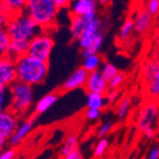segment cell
Listing matches in <instances>:
<instances>
[{
  "mask_svg": "<svg viewBox=\"0 0 159 159\" xmlns=\"http://www.w3.org/2000/svg\"><path fill=\"white\" fill-rule=\"evenodd\" d=\"M62 159H84V156H82V152L77 149V150L72 151L71 154L67 155L66 157H64Z\"/></svg>",
  "mask_w": 159,
  "mask_h": 159,
  "instance_id": "obj_38",
  "label": "cell"
},
{
  "mask_svg": "<svg viewBox=\"0 0 159 159\" xmlns=\"http://www.w3.org/2000/svg\"><path fill=\"white\" fill-rule=\"evenodd\" d=\"M130 108H131V99L130 97H125L120 100L119 105L117 107V117L119 119H125L126 117L128 116L130 111Z\"/></svg>",
  "mask_w": 159,
  "mask_h": 159,
  "instance_id": "obj_26",
  "label": "cell"
},
{
  "mask_svg": "<svg viewBox=\"0 0 159 159\" xmlns=\"http://www.w3.org/2000/svg\"><path fill=\"white\" fill-rule=\"evenodd\" d=\"M135 34V26H134V20L133 18H127L121 25L118 32V41L120 43H125L128 39L131 38V36Z\"/></svg>",
  "mask_w": 159,
  "mask_h": 159,
  "instance_id": "obj_23",
  "label": "cell"
},
{
  "mask_svg": "<svg viewBox=\"0 0 159 159\" xmlns=\"http://www.w3.org/2000/svg\"><path fill=\"white\" fill-rule=\"evenodd\" d=\"M34 121H36V116L32 115V116L28 117V118H25L21 121L19 122L18 127H17L16 131L12 134L10 138H9V143L10 146L16 147L18 146L19 143H21L22 141L26 139V137L29 135L32 131L34 127Z\"/></svg>",
  "mask_w": 159,
  "mask_h": 159,
  "instance_id": "obj_11",
  "label": "cell"
},
{
  "mask_svg": "<svg viewBox=\"0 0 159 159\" xmlns=\"http://www.w3.org/2000/svg\"><path fill=\"white\" fill-rule=\"evenodd\" d=\"M143 88L147 97L151 100H157L159 99V67L154 75L149 77L146 81H143Z\"/></svg>",
  "mask_w": 159,
  "mask_h": 159,
  "instance_id": "obj_18",
  "label": "cell"
},
{
  "mask_svg": "<svg viewBox=\"0 0 159 159\" xmlns=\"http://www.w3.org/2000/svg\"><path fill=\"white\" fill-rule=\"evenodd\" d=\"M97 16H98V12L89 13V15H86V16H71L69 31L71 34L72 40L77 41L82 34V32L86 30L88 25L90 24Z\"/></svg>",
  "mask_w": 159,
  "mask_h": 159,
  "instance_id": "obj_13",
  "label": "cell"
},
{
  "mask_svg": "<svg viewBox=\"0 0 159 159\" xmlns=\"http://www.w3.org/2000/svg\"><path fill=\"white\" fill-rule=\"evenodd\" d=\"M152 58L157 61V64L159 66V46H156L154 49V53H152Z\"/></svg>",
  "mask_w": 159,
  "mask_h": 159,
  "instance_id": "obj_43",
  "label": "cell"
},
{
  "mask_svg": "<svg viewBox=\"0 0 159 159\" xmlns=\"http://www.w3.org/2000/svg\"><path fill=\"white\" fill-rule=\"evenodd\" d=\"M6 30L10 39L25 41H30L43 31V29L24 11L11 15Z\"/></svg>",
  "mask_w": 159,
  "mask_h": 159,
  "instance_id": "obj_3",
  "label": "cell"
},
{
  "mask_svg": "<svg viewBox=\"0 0 159 159\" xmlns=\"http://www.w3.org/2000/svg\"><path fill=\"white\" fill-rule=\"evenodd\" d=\"M120 97L119 89H109L106 93V99L108 101V105H112L116 102Z\"/></svg>",
  "mask_w": 159,
  "mask_h": 159,
  "instance_id": "obj_33",
  "label": "cell"
},
{
  "mask_svg": "<svg viewBox=\"0 0 159 159\" xmlns=\"http://www.w3.org/2000/svg\"><path fill=\"white\" fill-rule=\"evenodd\" d=\"M59 91H51V93H46L45 96H43L39 100L36 102L34 107V116H39V115L43 114V112L48 111L51 107L56 103V101L58 100Z\"/></svg>",
  "mask_w": 159,
  "mask_h": 159,
  "instance_id": "obj_16",
  "label": "cell"
},
{
  "mask_svg": "<svg viewBox=\"0 0 159 159\" xmlns=\"http://www.w3.org/2000/svg\"><path fill=\"white\" fill-rule=\"evenodd\" d=\"M134 26H135V34L139 36L148 34L155 24V18L151 17L148 13V11L145 8L138 9V11L133 17Z\"/></svg>",
  "mask_w": 159,
  "mask_h": 159,
  "instance_id": "obj_12",
  "label": "cell"
},
{
  "mask_svg": "<svg viewBox=\"0 0 159 159\" xmlns=\"http://www.w3.org/2000/svg\"><path fill=\"white\" fill-rule=\"evenodd\" d=\"M101 30H105V24H103V20L98 15L90 24L88 25L86 30L82 32V34L79 37V39L76 41L78 47L81 50H85V49L89 48L91 46V43L95 41V39L97 38V36H98Z\"/></svg>",
  "mask_w": 159,
  "mask_h": 159,
  "instance_id": "obj_7",
  "label": "cell"
},
{
  "mask_svg": "<svg viewBox=\"0 0 159 159\" xmlns=\"http://www.w3.org/2000/svg\"><path fill=\"white\" fill-rule=\"evenodd\" d=\"M87 108L90 109H98L101 110L108 106V101L106 99V95L96 93H87V100H86Z\"/></svg>",
  "mask_w": 159,
  "mask_h": 159,
  "instance_id": "obj_20",
  "label": "cell"
},
{
  "mask_svg": "<svg viewBox=\"0 0 159 159\" xmlns=\"http://www.w3.org/2000/svg\"><path fill=\"white\" fill-rule=\"evenodd\" d=\"M16 156V149L15 148H9L3 150L0 154V159H13Z\"/></svg>",
  "mask_w": 159,
  "mask_h": 159,
  "instance_id": "obj_35",
  "label": "cell"
},
{
  "mask_svg": "<svg viewBox=\"0 0 159 159\" xmlns=\"http://www.w3.org/2000/svg\"><path fill=\"white\" fill-rule=\"evenodd\" d=\"M20 122V117L11 110L0 112V136L8 139L16 131Z\"/></svg>",
  "mask_w": 159,
  "mask_h": 159,
  "instance_id": "obj_10",
  "label": "cell"
},
{
  "mask_svg": "<svg viewBox=\"0 0 159 159\" xmlns=\"http://www.w3.org/2000/svg\"><path fill=\"white\" fill-rule=\"evenodd\" d=\"M97 1H98V3L100 6H108L112 0H97Z\"/></svg>",
  "mask_w": 159,
  "mask_h": 159,
  "instance_id": "obj_44",
  "label": "cell"
},
{
  "mask_svg": "<svg viewBox=\"0 0 159 159\" xmlns=\"http://www.w3.org/2000/svg\"><path fill=\"white\" fill-rule=\"evenodd\" d=\"M0 59H1V58H0Z\"/></svg>",
  "mask_w": 159,
  "mask_h": 159,
  "instance_id": "obj_46",
  "label": "cell"
},
{
  "mask_svg": "<svg viewBox=\"0 0 159 159\" xmlns=\"http://www.w3.org/2000/svg\"><path fill=\"white\" fill-rule=\"evenodd\" d=\"M15 65L17 80L32 87L43 84L49 71V62L34 58L28 53L17 59Z\"/></svg>",
  "mask_w": 159,
  "mask_h": 159,
  "instance_id": "obj_1",
  "label": "cell"
},
{
  "mask_svg": "<svg viewBox=\"0 0 159 159\" xmlns=\"http://www.w3.org/2000/svg\"><path fill=\"white\" fill-rule=\"evenodd\" d=\"M86 118L90 121H95V120L99 119L101 116V110H98V109H90L87 108L86 110Z\"/></svg>",
  "mask_w": 159,
  "mask_h": 159,
  "instance_id": "obj_34",
  "label": "cell"
},
{
  "mask_svg": "<svg viewBox=\"0 0 159 159\" xmlns=\"http://www.w3.org/2000/svg\"><path fill=\"white\" fill-rule=\"evenodd\" d=\"M51 32L52 31L43 30L36 37L32 38L29 41L28 55L43 61L49 62L51 51L55 47V40L51 36Z\"/></svg>",
  "mask_w": 159,
  "mask_h": 159,
  "instance_id": "obj_5",
  "label": "cell"
},
{
  "mask_svg": "<svg viewBox=\"0 0 159 159\" xmlns=\"http://www.w3.org/2000/svg\"><path fill=\"white\" fill-rule=\"evenodd\" d=\"M133 159H138V158H133Z\"/></svg>",
  "mask_w": 159,
  "mask_h": 159,
  "instance_id": "obj_45",
  "label": "cell"
},
{
  "mask_svg": "<svg viewBox=\"0 0 159 159\" xmlns=\"http://www.w3.org/2000/svg\"><path fill=\"white\" fill-rule=\"evenodd\" d=\"M78 143H79V139H78L77 134H70V135L67 136L64 143H62V146H61V148H60L61 158H64L67 155L71 154L72 151L77 150Z\"/></svg>",
  "mask_w": 159,
  "mask_h": 159,
  "instance_id": "obj_22",
  "label": "cell"
},
{
  "mask_svg": "<svg viewBox=\"0 0 159 159\" xmlns=\"http://www.w3.org/2000/svg\"><path fill=\"white\" fill-rule=\"evenodd\" d=\"M28 50H29V41L11 39L10 43L8 46V50H7L6 57H8L11 60L16 61L18 58L27 55Z\"/></svg>",
  "mask_w": 159,
  "mask_h": 159,
  "instance_id": "obj_17",
  "label": "cell"
},
{
  "mask_svg": "<svg viewBox=\"0 0 159 159\" xmlns=\"http://www.w3.org/2000/svg\"><path fill=\"white\" fill-rule=\"evenodd\" d=\"M105 34H106L105 30H101L98 36H97V38L95 39V41L91 43L90 47L85 49V50H81L82 58H85V57L89 56V55H93V53H99V51H100V49L103 46V43H105Z\"/></svg>",
  "mask_w": 159,
  "mask_h": 159,
  "instance_id": "obj_24",
  "label": "cell"
},
{
  "mask_svg": "<svg viewBox=\"0 0 159 159\" xmlns=\"http://www.w3.org/2000/svg\"><path fill=\"white\" fill-rule=\"evenodd\" d=\"M55 1V5H56L57 8L60 10V9L69 8V6L71 3V0H53Z\"/></svg>",
  "mask_w": 159,
  "mask_h": 159,
  "instance_id": "obj_37",
  "label": "cell"
},
{
  "mask_svg": "<svg viewBox=\"0 0 159 159\" xmlns=\"http://www.w3.org/2000/svg\"><path fill=\"white\" fill-rule=\"evenodd\" d=\"M97 0H71L69 11L71 16H86L89 13L98 12Z\"/></svg>",
  "mask_w": 159,
  "mask_h": 159,
  "instance_id": "obj_15",
  "label": "cell"
},
{
  "mask_svg": "<svg viewBox=\"0 0 159 159\" xmlns=\"http://www.w3.org/2000/svg\"><path fill=\"white\" fill-rule=\"evenodd\" d=\"M143 8L155 19L159 16V0H146Z\"/></svg>",
  "mask_w": 159,
  "mask_h": 159,
  "instance_id": "obj_30",
  "label": "cell"
},
{
  "mask_svg": "<svg viewBox=\"0 0 159 159\" xmlns=\"http://www.w3.org/2000/svg\"><path fill=\"white\" fill-rule=\"evenodd\" d=\"M34 87L16 80L9 87L11 96L10 110L20 118L25 117L30 109L34 107Z\"/></svg>",
  "mask_w": 159,
  "mask_h": 159,
  "instance_id": "obj_4",
  "label": "cell"
},
{
  "mask_svg": "<svg viewBox=\"0 0 159 159\" xmlns=\"http://www.w3.org/2000/svg\"><path fill=\"white\" fill-rule=\"evenodd\" d=\"M99 71L101 72L103 78H105L107 81H109V80H111L112 78L119 72V70H118V68H117L114 64H111V62H109V61H103V64L101 65Z\"/></svg>",
  "mask_w": 159,
  "mask_h": 159,
  "instance_id": "obj_25",
  "label": "cell"
},
{
  "mask_svg": "<svg viewBox=\"0 0 159 159\" xmlns=\"http://www.w3.org/2000/svg\"><path fill=\"white\" fill-rule=\"evenodd\" d=\"M102 64H103V58L100 53H93V55H89V56L82 58L81 67L85 69L86 71L93 72L99 70Z\"/></svg>",
  "mask_w": 159,
  "mask_h": 159,
  "instance_id": "obj_21",
  "label": "cell"
},
{
  "mask_svg": "<svg viewBox=\"0 0 159 159\" xmlns=\"http://www.w3.org/2000/svg\"><path fill=\"white\" fill-rule=\"evenodd\" d=\"M112 127H114V122H112L111 120L103 122L102 125L98 128V130H97V137H98L99 139H100V138H105L106 135H108V134L110 133V130L112 129Z\"/></svg>",
  "mask_w": 159,
  "mask_h": 159,
  "instance_id": "obj_32",
  "label": "cell"
},
{
  "mask_svg": "<svg viewBox=\"0 0 159 159\" xmlns=\"http://www.w3.org/2000/svg\"><path fill=\"white\" fill-rule=\"evenodd\" d=\"M11 107V96L9 88L0 89V112L10 110Z\"/></svg>",
  "mask_w": 159,
  "mask_h": 159,
  "instance_id": "obj_27",
  "label": "cell"
},
{
  "mask_svg": "<svg viewBox=\"0 0 159 159\" xmlns=\"http://www.w3.org/2000/svg\"><path fill=\"white\" fill-rule=\"evenodd\" d=\"M27 0H0V10L11 16L24 11Z\"/></svg>",
  "mask_w": 159,
  "mask_h": 159,
  "instance_id": "obj_19",
  "label": "cell"
},
{
  "mask_svg": "<svg viewBox=\"0 0 159 159\" xmlns=\"http://www.w3.org/2000/svg\"><path fill=\"white\" fill-rule=\"evenodd\" d=\"M88 75H89V72L86 71L82 67L77 68L61 85L60 91L61 93H67V91H72L76 90V89H80V88H85Z\"/></svg>",
  "mask_w": 159,
  "mask_h": 159,
  "instance_id": "obj_9",
  "label": "cell"
},
{
  "mask_svg": "<svg viewBox=\"0 0 159 159\" xmlns=\"http://www.w3.org/2000/svg\"><path fill=\"white\" fill-rule=\"evenodd\" d=\"M7 143H8V139H6L5 137L0 136V154L5 150V147H6V145H7Z\"/></svg>",
  "mask_w": 159,
  "mask_h": 159,
  "instance_id": "obj_40",
  "label": "cell"
},
{
  "mask_svg": "<svg viewBox=\"0 0 159 159\" xmlns=\"http://www.w3.org/2000/svg\"><path fill=\"white\" fill-rule=\"evenodd\" d=\"M9 19H10L9 15H7L6 12L0 10V29H6V27L8 25Z\"/></svg>",
  "mask_w": 159,
  "mask_h": 159,
  "instance_id": "obj_36",
  "label": "cell"
},
{
  "mask_svg": "<svg viewBox=\"0 0 159 159\" xmlns=\"http://www.w3.org/2000/svg\"><path fill=\"white\" fill-rule=\"evenodd\" d=\"M24 12H26L43 30L52 31L56 27L59 9L53 0H27Z\"/></svg>",
  "mask_w": 159,
  "mask_h": 159,
  "instance_id": "obj_2",
  "label": "cell"
},
{
  "mask_svg": "<svg viewBox=\"0 0 159 159\" xmlns=\"http://www.w3.org/2000/svg\"><path fill=\"white\" fill-rule=\"evenodd\" d=\"M154 39H155L156 46H159V25L155 28V30H154Z\"/></svg>",
  "mask_w": 159,
  "mask_h": 159,
  "instance_id": "obj_42",
  "label": "cell"
},
{
  "mask_svg": "<svg viewBox=\"0 0 159 159\" xmlns=\"http://www.w3.org/2000/svg\"><path fill=\"white\" fill-rule=\"evenodd\" d=\"M10 37L6 29H0V58H3L7 55L8 46L10 43Z\"/></svg>",
  "mask_w": 159,
  "mask_h": 159,
  "instance_id": "obj_28",
  "label": "cell"
},
{
  "mask_svg": "<svg viewBox=\"0 0 159 159\" xmlns=\"http://www.w3.org/2000/svg\"><path fill=\"white\" fill-rule=\"evenodd\" d=\"M85 89L87 93H96L106 95V93L109 90L108 81L103 78V76L99 70L89 72L85 85Z\"/></svg>",
  "mask_w": 159,
  "mask_h": 159,
  "instance_id": "obj_14",
  "label": "cell"
},
{
  "mask_svg": "<svg viewBox=\"0 0 159 159\" xmlns=\"http://www.w3.org/2000/svg\"><path fill=\"white\" fill-rule=\"evenodd\" d=\"M154 136H155V129H149L147 130L146 133H143V137L146 138L147 140H150Z\"/></svg>",
  "mask_w": 159,
  "mask_h": 159,
  "instance_id": "obj_41",
  "label": "cell"
},
{
  "mask_svg": "<svg viewBox=\"0 0 159 159\" xmlns=\"http://www.w3.org/2000/svg\"><path fill=\"white\" fill-rule=\"evenodd\" d=\"M147 159H159V146H156L149 151Z\"/></svg>",
  "mask_w": 159,
  "mask_h": 159,
  "instance_id": "obj_39",
  "label": "cell"
},
{
  "mask_svg": "<svg viewBox=\"0 0 159 159\" xmlns=\"http://www.w3.org/2000/svg\"><path fill=\"white\" fill-rule=\"evenodd\" d=\"M109 146V140L106 137L105 138H100L98 140V143H96L95 148H93V157L95 158H100L105 155L107 148Z\"/></svg>",
  "mask_w": 159,
  "mask_h": 159,
  "instance_id": "obj_29",
  "label": "cell"
},
{
  "mask_svg": "<svg viewBox=\"0 0 159 159\" xmlns=\"http://www.w3.org/2000/svg\"><path fill=\"white\" fill-rule=\"evenodd\" d=\"M125 80H126V75L119 71L111 80L108 81V88L109 89H119L122 86V84L125 82Z\"/></svg>",
  "mask_w": 159,
  "mask_h": 159,
  "instance_id": "obj_31",
  "label": "cell"
},
{
  "mask_svg": "<svg viewBox=\"0 0 159 159\" xmlns=\"http://www.w3.org/2000/svg\"><path fill=\"white\" fill-rule=\"evenodd\" d=\"M159 119V105L156 100L147 101L141 107L137 117L136 126L139 133L143 134L149 129H155V125Z\"/></svg>",
  "mask_w": 159,
  "mask_h": 159,
  "instance_id": "obj_6",
  "label": "cell"
},
{
  "mask_svg": "<svg viewBox=\"0 0 159 159\" xmlns=\"http://www.w3.org/2000/svg\"><path fill=\"white\" fill-rule=\"evenodd\" d=\"M17 80L15 61L8 57L0 59V89L9 88Z\"/></svg>",
  "mask_w": 159,
  "mask_h": 159,
  "instance_id": "obj_8",
  "label": "cell"
}]
</instances>
